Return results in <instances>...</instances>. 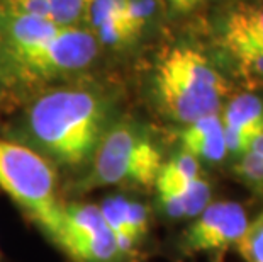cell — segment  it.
<instances>
[{"label": "cell", "instance_id": "obj_1", "mask_svg": "<svg viewBox=\"0 0 263 262\" xmlns=\"http://www.w3.org/2000/svg\"><path fill=\"white\" fill-rule=\"evenodd\" d=\"M102 94L85 87H60L41 94L27 109L26 135L32 150L49 164L78 170L90 165L109 128Z\"/></svg>", "mask_w": 263, "mask_h": 262}, {"label": "cell", "instance_id": "obj_2", "mask_svg": "<svg viewBox=\"0 0 263 262\" xmlns=\"http://www.w3.org/2000/svg\"><path fill=\"white\" fill-rule=\"evenodd\" d=\"M153 92L161 113L185 126L221 113L231 85L200 51L177 46L161 55L156 63Z\"/></svg>", "mask_w": 263, "mask_h": 262}, {"label": "cell", "instance_id": "obj_3", "mask_svg": "<svg viewBox=\"0 0 263 262\" xmlns=\"http://www.w3.org/2000/svg\"><path fill=\"white\" fill-rule=\"evenodd\" d=\"M163 153L153 136L134 121H119L105 130L90 162L83 187H155Z\"/></svg>", "mask_w": 263, "mask_h": 262}, {"label": "cell", "instance_id": "obj_4", "mask_svg": "<svg viewBox=\"0 0 263 262\" xmlns=\"http://www.w3.org/2000/svg\"><path fill=\"white\" fill-rule=\"evenodd\" d=\"M36 225L77 262H119L122 259L99 204L60 201L39 216Z\"/></svg>", "mask_w": 263, "mask_h": 262}, {"label": "cell", "instance_id": "obj_5", "mask_svg": "<svg viewBox=\"0 0 263 262\" xmlns=\"http://www.w3.org/2000/svg\"><path fill=\"white\" fill-rule=\"evenodd\" d=\"M0 189L32 221L60 203L51 164L24 143L0 140Z\"/></svg>", "mask_w": 263, "mask_h": 262}, {"label": "cell", "instance_id": "obj_6", "mask_svg": "<svg viewBox=\"0 0 263 262\" xmlns=\"http://www.w3.org/2000/svg\"><path fill=\"white\" fill-rule=\"evenodd\" d=\"M99 40L90 31L77 26H60L53 34L9 51L19 74L37 80L85 68L95 58Z\"/></svg>", "mask_w": 263, "mask_h": 262}, {"label": "cell", "instance_id": "obj_7", "mask_svg": "<svg viewBox=\"0 0 263 262\" xmlns=\"http://www.w3.org/2000/svg\"><path fill=\"white\" fill-rule=\"evenodd\" d=\"M248 221V215L238 201H211L190 221L180 247L189 255H207L214 262H221L236 247Z\"/></svg>", "mask_w": 263, "mask_h": 262}, {"label": "cell", "instance_id": "obj_8", "mask_svg": "<svg viewBox=\"0 0 263 262\" xmlns=\"http://www.w3.org/2000/svg\"><path fill=\"white\" fill-rule=\"evenodd\" d=\"M222 44L251 87H263V4H239L228 14Z\"/></svg>", "mask_w": 263, "mask_h": 262}, {"label": "cell", "instance_id": "obj_9", "mask_svg": "<svg viewBox=\"0 0 263 262\" xmlns=\"http://www.w3.org/2000/svg\"><path fill=\"white\" fill-rule=\"evenodd\" d=\"M221 121L228 153L241 157L263 135V99L251 92L238 94L222 106Z\"/></svg>", "mask_w": 263, "mask_h": 262}, {"label": "cell", "instance_id": "obj_10", "mask_svg": "<svg viewBox=\"0 0 263 262\" xmlns=\"http://www.w3.org/2000/svg\"><path fill=\"white\" fill-rule=\"evenodd\" d=\"M178 138H180L183 152L194 155L199 162L217 164L228 155L221 113L204 116L190 125H185Z\"/></svg>", "mask_w": 263, "mask_h": 262}, {"label": "cell", "instance_id": "obj_11", "mask_svg": "<svg viewBox=\"0 0 263 262\" xmlns=\"http://www.w3.org/2000/svg\"><path fill=\"white\" fill-rule=\"evenodd\" d=\"M211 184L202 176L199 179L173 189H156L158 208L170 220L195 218L211 203Z\"/></svg>", "mask_w": 263, "mask_h": 262}, {"label": "cell", "instance_id": "obj_12", "mask_svg": "<svg viewBox=\"0 0 263 262\" xmlns=\"http://www.w3.org/2000/svg\"><path fill=\"white\" fill-rule=\"evenodd\" d=\"M88 14L97 32L95 38L107 44L133 41L139 34L126 19L124 0H92Z\"/></svg>", "mask_w": 263, "mask_h": 262}, {"label": "cell", "instance_id": "obj_13", "mask_svg": "<svg viewBox=\"0 0 263 262\" xmlns=\"http://www.w3.org/2000/svg\"><path fill=\"white\" fill-rule=\"evenodd\" d=\"M202 177L200 162L187 152L173 155L170 160L163 162L161 169L156 176L155 189H173L182 187L185 184Z\"/></svg>", "mask_w": 263, "mask_h": 262}, {"label": "cell", "instance_id": "obj_14", "mask_svg": "<svg viewBox=\"0 0 263 262\" xmlns=\"http://www.w3.org/2000/svg\"><path fill=\"white\" fill-rule=\"evenodd\" d=\"M100 211L105 223H107L110 233H112L114 240L117 243V249L122 254V257L126 255H133L136 250V243L133 242V238L127 232L126 220H124V211H122V196H114L109 199H104L99 204Z\"/></svg>", "mask_w": 263, "mask_h": 262}, {"label": "cell", "instance_id": "obj_15", "mask_svg": "<svg viewBox=\"0 0 263 262\" xmlns=\"http://www.w3.org/2000/svg\"><path fill=\"white\" fill-rule=\"evenodd\" d=\"M234 249L245 262H263V211L248 221Z\"/></svg>", "mask_w": 263, "mask_h": 262}, {"label": "cell", "instance_id": "obj_16", "mask_svg": "<svg viewBox=\"0 0 263 262\" xmlns=\"http://www.w3.org/2000/svg\"><path fill=\"white\" fill-rule=\"evenodd\" d=\"M234 176L255 193L263 194V155L248 150L233 165Z\"/></svg>", "mask_w": 263, "mask_h": 262}, {"label": "cell", "instance_id": "obj_17", "mask_svg": "<svg viewBox=\"0 0 263 262\" xmlns=\"http://www.w3.org/2000/svg\"><path fill=\"white\" fill-rule=\"evenodd\" d=\"M122 211H124L127 232H129L136 247H139L149 232V215L146 206L139 201H134V199H127L122 196Z\"/></svg>", "mask_w": 263, "mask_h": 262}, {"label": "cell", "instance_id": "obj_18", "mask_svg": "<svg viewBox=\"0 0 263 262\" xmlns=\"http://www.w3.org/2000/svg\"><path fill=\"white\" fill-rule=\"evenodd\" d=\"M51 19L60 26H75L88 12L92 0H48Z\"/></svg>", "mask_w": 263, "mask_h": 262}, {"label": "cell", "instance_id": "obj_19", "mask_svg": "<svg viewBox=\"0 0 263 262\" xmlns=\"http://www.w3.org/2000/svg\"><path fill=\"white\" fill-rule=\"evenodd\" d=\"M14 14L53 21L48 0H14Z\"/></svg>", "mask_w": 263, "mask_h": 262}, {"label": "cell", "instance_id": "obj_20", "mask_svg": "<svg viewBox=\"0 0 263 262\" xmlns=\"http://www.w3.org/2000/svg\"><path fill=\"white\" fill-rule=\"evenodd\" d=\"M175 10H180V12H185V10H190V4L189 0H166Z\"/></svg>", "mask_w": 263, "mask_h": 262}, {"label": "cell", "instance_id": "obj_21", "mask_svg": "<svg viewBox=\"0 0 263 262\" xmlns=\"http://www.w3.org/2000/svg\"><path fill=\"white\" fill-rule=\"evenodd\" d=\"M250 150H253V152H256V153H260V155H263V135L261 136H258L255 140V143L251 145V148Z\"/></svg>", "mask_w": 263, "mask_h": 262}, {"label": "cell", "instance_id": "obj_22", "mask_svg": "<svg viewBox=\"0 0 263 262\" xmlns=\"http://www.w3.org/2000/svg\"><path fill=\"white\" fill-rule=\"evenodd\" d=\"M205 2V0H189V4H190V9H194L195 5H199V4H202Z\"/></svg>", "mask_w": 263, "mask_h": 262}]
</instances>
